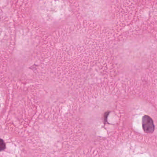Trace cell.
<instances>
[{
	"label": "cell",
	"instance_id": "3",
	"mask_svg": "<svg viewBox=\"0 0 157 157\" xmlns=\"http://www.w3.org/2000/svg\"><path fill=\"white\" fill-rule=\"evenodd\" d=\"M110 113V112H106L105 113L104 116V121L105 124L107 122V118Z\"/></svg>",
	"mask_w": 157,
	"mask_h": 157
},
{
	"label": "cell",
	"instance_id": "1",
	"mask_svg": "<svg viewBox=\"0 0 157 157\" xmlns=\"http://www.w3.org/2000/svg\"><path fill=\"white\" fill-rule=\"evenodd\" d=\"M142 126L143 131L147 134L153 133L155 129L153 120L148 115H144L142 117Z\"/></svg>",
	"mask_w": 157,
	"mask_h": 157
},
{
	"label": "cell",
	"instance_id": "2",
	"mask_svg": "<svg viewBox=\"0 0 157 157\" xmlns=\"http://www.w3.org/2000/svg\"><path fill=\"white\" fill-rule=\"evenodd\" d=\"M6 144H5V142L4 140L1 139V141H0V149H1V151L4 150L6 149Z\"/></svg>",
	"mask_w": 157,
	"mask_h": 157
}]
</instances>
